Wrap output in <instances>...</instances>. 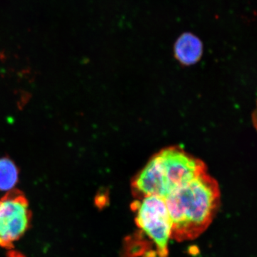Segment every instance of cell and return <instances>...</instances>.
Here are the masks:
<instances>
[{"mask_svg": "<svg viewBox=\"0 0 257 257\" xmlns=\"http://www.w3.org/2000/svg\"><path fill=\"white\" fill-rule=\"evenodd\" d=\"M175 55L177 60L184 65L197 63L203 53L202 42L192 33H184L175 42Z\"/></svg>", "mask_w": 257, "mask_h": 257, "instance_id": "obj_5", "label": "cell"}, {"mask_svg": "<svg viewBox=\"0 0 257 257\" xmlns=\"http://www.w3.org/2000/svg\"><path fill=\"white\" fill-rule=\"evenodd\" d=\"M19 171L13 161L4 157L0 159V190L9 191L18 182Z\"/></svg>", "mask_w": 257, "mask_h": 257, "instance_id": "obj_6", "label": "cell"}, {"mask_svg": "<svg viewBox=\"0 0 257 257\" xmlns=\"http://www.w3.org/2000/svg\"><path fill=\"white\" fill-rule=\"evenodd\" d=\"M32 213L21 191L12 189L0 198V246L11 248L28 231Z\"/></svg>", "mask_w": 257, "mask_h": 257, "instance_id": "obj_4", "label": "cell"}, {"mask_svg": "<svg viewBox=\"0 0 257 257\" xmlns=\"http://www.w3.org/2000/svg\"><path fill=\"white\" fill-rule=\"evenodd\" d=\"M251 123H252L253 128H254L255 130L257 132V101L256 106H255L252 114H251Z\"/></svg>", "mask_w": 257, "mask_h": 257, "instance_id": "obj_7", "label": "cell"}, {"mask_svg": "<svg viewBox=\"0 0 257 257\" xmlns=\"http://www.w3.org/2000/svg\"><path fill=\"white\" fill-rule=\"evenodd\" d=\"M220 189L207 172L175 189L165 198L172 221V238L192 240L204 232L220 204Z\"/></svg>", "mask_w": 257, "mask_h": 257, "instance_id": "obj_1", "label": "cell"}, {"mask_svg": "<svg viewBox=\"0 0 257 257\" xmlns=\"http://www.w3.org/2000/svg\"><path fill=\"white\" fill-rule=\"evenodd\" d=\"M132 209L136 214L135 221L141 232L155 245L157 256H168L172 221L165 199L157 196L142 198L132 204Z\"/></svg>", "mask_w": 257, "mask_h": 257, "instance_id": "obj_2", "label": "cell"}, {"mask_svg": "<svg viewBox=\"0 0 257 257\" xmlns=\"http://www.w3.org/2000/svg\"><path fill=\"white\" fill-rule=\"evenodd\" d=\"M153 157L170 194L207 172V167L202 160L177 146L163 149Z\"/></svg>", "mask_w": 257, "mask_h": 257, "instance_id": "obj_3", "label": "cell"}]
</instances>
